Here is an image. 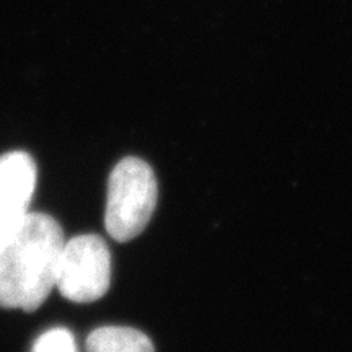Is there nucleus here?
<instances>
[{
	"label": "nucleus",
	"mask_w": 352,
	"mask_h": 352,
	"mask_svg": "<svg viewBox=\"0 0 352 352\" xmlns=\"http://www.w3.org/2000/svg\"><path fill=\"white\" fill-rule=\"evenodd\" d=\"M64 232L51 215L28 212L0 233V308L34 311L56 289Z\"/></svg>",
	"instance_id": "obj_1"
},
{
	"label": "nucleus",
	"mask_w": 352,
	"mask_h": 352,
	"mask_svg": "<svg viewBox=\"0 0 352 352\" xmlns=\"http://www.w3.org/2000/svg\"><path fill=\"white\" fill-rule=\"evenodd\" d=\"M158 186L153 170L138 157H126L108 179L104 227L116 241H129L144 232L157 206Z\"/></svg>",
	"instance_id": "obj_2"
},
{
	"label": "nucleus",
	"mask_w": 352,
	"mask_h": 352,
	"mask_svg": "<svg viewBox=\"0 0 352 352\" xmlns=\"http://www.w3.org/2000/svg\"><path fill=\"white\" fill-rule=\"evenodd\" d=\"M111 284V254L95 233L64 241L56 270V289L76 303L100 300Z\"/></svg>",
	"instance_id": "obj_3"
},
{
	"label": "nucleus",
	"mask_w": 352,
	"mask_h": 352,
	"mask_svg": "<svg viewBox=\"0 0 352 352\" xmlns=\"http://www.w3.org/2000/svg\"><path fill=\"white\" fill-rule=\"evenodd\" d=\"M38 168L30 153L0 155V233L30 212Z\"/></svg>",
	"instance_id": "obj_4"
},
{
	"label": "nucleus",
	"mask_w": 352,
	"mask_h": 352,
	"mask_svg": "<svg viewBox=\"0 0 352 352\" xmlns=\"http://www.w3.org/2000/svg\"><path fill=\"white\" fill-rule=\"evenodd\" d=\"M87 352H155L142 331L127 327L96 328L87 338Z\"/></svg>",
	"instance_id": "obj_5"
},
{
	"label": "nucleus",
	"mask_w": 352,
	"mask_h": 352,
	"mask_svg": "<svg viewBox=\"0 0 352 352\" xmlns=\"http://www.w3.org/2000/svg\"><path fill=\"white\" fill-rule=\"evenodd\" d=\"M32 352H78V347L69 329L52 328L34 341Z\"/></svg>",
	"instance_id": "obj_6"
}]
</instances>
